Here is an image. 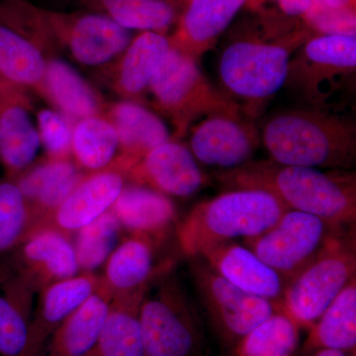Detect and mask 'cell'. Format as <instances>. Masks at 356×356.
I'll return each instance as SVG.
<instances>
[{
	"label": "cell",
	"instance_id": "obj_17",
	"mask_svg": "<svg viewBox=\"0 0 356 356\" xmlns=\"http://www.w3.org/2000/svg\"><path fill=\"white\" fill-rule=\"evenodd\" d=\"M104 115L119 140V154L111 168L124 175L154 147L172 139L163 121L139 102L123 100L107 104Z\"/></svg>",
	"mask_w": 356,
	"mask_h": 356
},
{
	"label": "cell",
	"instance_id": "obj_40",
	"mask_svg": "<svg viewBox=\"0 0 356 356\" xmlns=\"http://www.w3.org/2000/svg\"><path fill=\"white\" fill-rule=\"evenodd\" d=\"M159 1L170 2V3L175 4V6L182 7L184 0H159Z\"/></svg>",
	"mask_w": 356,
	"mask_h": 356
},
{
	"label": "cell",
	"instance_id": "obj_30",
	"mask_svg": "<svg viewBox=\"0 0 356 356\" xmlns=\"http://www.w3.org/2000/svg\"><path fill=\"white\" fill-rule=\"evenodd\" d=\"M23 254L30 266L39 268L56 282L74 277L79 269L74 245L55 229H40L30 234Z\"/></svg>",
	"mask_w": 356,
	"mask_h": 356
},
{
	"label": "cell",
	"instance_id": "obj_9",
	"mask_svg": "<svg viewBox=\"0 0 356 356\" xmlns=\"http://www.w3.org/2000/svg\"><path fill=\"white\" fill-rule=\"evenodd\" d=\"M139 318L145 356H193L201 346L198 312L175 278L144 297Z\"/></svg>",
	"mask_w": 356,
	"mask_h": 356
},
{
	"label": "cell",
	"instance_id": "obj_21",
	"mask_svg": "<svg viewBox=\"0 0 356 356\" xmlns=\"http://www.w3.org/2000/svg\"><path fill=\"white\" fill-rule=\"evenodd\" d=\"M83 177L70 159H48L26 170L14 181L27 201L32 217L33 213L39 216L53 214Z\"/></svg>",
	"mask_w": 356,
	"mask_h": 356
},
{
	"label": "cell",
	"instance_id": "obj_12",
	"mask_svg": "<svg viewBox=\"0 0 356 356\" xmlns=\"http://www.w3.org/2000/svg\"><path fill=\"white\" fill-rule=\"evenodd\" d=\"M189 149L199 165L218 172L236 170L254 159L261 147L257 124L242 111L208 115L191 128Z\"/></svg>",
	"mask_w": 356,
	"mask_h": 356
},
{
	"label": "cell",
	"instance_id": "obj_1",
	"mask_svg": "<svg viewBox=\"0 0 356 356\" xmlns=\"http://www.w3.org/2000/svg\"><path fill=\"white\" fill-rule=\"evenodd\" d=\"M266 31H245L222 47L218 60L221 89L248 118H259L286 84L297 49L311 36L304 26L264 19Z\"/></svg>",
	"mask_w": 356,
	"mask_h": 356
},
{
	"label": "cell",
	"instance_id": "obj_4",
	"mask_svg": "<svg viewBox=\"0 0 356 356\" xmlns=\"http://www.w3.org/2000/svg\"><path fill=\"white\" fill-rule=\"evenodd\" d=\"M287 208L268 192L252 188L227 189L197 204L179 228L178 242L187 257H200L222 243L266 233Z\"/></svg>",
	"mask_w": 356,
	"mask_h": 356
},
{
	"label": "cell",
	"instance_id": "obj_35",
	"mask_svg": "<svg viewBox=\"0 0 356 356\" xmlns=\"http://www.w3.org/2000/svg\"><path fill=\"white\" fill-rule=\"evenodd\" d=\"M302 20L312 35L356 36V9L334 8L321 0H313Z\"/></svg>",
	"mask_w": 356,
	"mask_h": 356
},
{
	"label": "cell",
	"instance_id": "obj_23",
	"mask_svg": "<svg viewBox=\"0 0 356 356\" xmlns=\"http://www.w3.org/2000/svg\"><path fill=\"white\" fill-rule=\"evenodd\" d=\"M146 292L147 287L113 299L99 336L84 356H145L139 313Z\"/></svg>",
	"mask_w": 356,
	"mask_h": 356
},
{
	"label": "cell",
	"instance_id": "obj_7",
	"mask_svg": "<svg viewBox=\"0 0 356 356\" xmlns=\"http://www.w3.org/2000/svg\"><path fill=\"white\" fill-rule=\"evenodd\" d=\"M149 92L154 105L172 121L175 140L208 115L242 111L220 89L211 86L198 60L172 47L159 65Z\"/></svg>",
	"mask_w": 356,
	"mask_h": 356
},
{
	"label": "cell",
	"instance_id": "obj_19",
	"mask_svg": "<svg viewBox=\"0 0 356 356\" xmlns=\"http://www.w3.org/2000/svg\"><path fill=\"white\" fill-rule=\"evenodd\" d=\"M124 186L125 175L112 168L84 175L54 211L56 224L65 231H79L111 209Z\"/></svg>",
	"mask_w": 356,
	"mask_h": 356
},
{
	"label": "cell",
	"instance_id": "obj_20",
	"mask_svg": "<svg viewBox=\"0 0 356 356\" xmlns=\"http://www.w3.org/2000/svg\"><path fill=\"white\" fill-rule=\"evenodd\" d=\"M42 98L74 123L104 115L107 105L97 90L72 65L55 57L47 58Z\"/></svg>",
	"mask_w": 356,
	"mask_h": 356
},
{
	"label": "cell",
	"instance_id": "obj_6",
	"mask_svg": "<svg viewBox=\"0 0 356 356\" xmlns=\"http://www.w3.org/2000/svg\"><path fill=\"white\" fill-rule=\"evenodd\" d=\"M25 13L44 51H65L86 67L110 64L132 40L130 31L96 11L62 13L25 0Z\"/></svg>",
	"mask_w": 356,
	"mask_h": 356
},
{
	"label": "cell",
	"instance_id": "obj_2",
	"mask_svg": "<svg viewBox=\"0 0 356 356\" xmlns=\"http://www.w3.org/2000/svg\"><path fill=\"white\" fill-rule=\"evenodd\" d=\"M226 189L268 192L288 210L322 218L337 228L351 229L356 221V175L353 170H324L254 161L236 170L217 172Z\"/></svg>",
	"mask_w": 356,
	"mask_h": 356
},
{
	"label": "cell",
	"instance_id": "obj_38",
	"mask_svg": "<svg viewBox=\"0 0 356 356\" xmlns=\"http://www.w3.org/2000/svg\"><path fill=\"white\" fill-rule=\"evenodd\" d=\"M325 6L334 8L356 9V0H321Z\"/></svg>",
	"mask_w": 356,
	"mask_h": 356
},
{
	"label": "cell",
	"instance_id": "obj_29",
	"mask_svg": "<svg viewBox=\"0 0 356 356\" xmlns=\"http://www.w3.org/2000/svg\"><path fill=\"white\" fill-rule=\"evenodd\" d=\"M118 154V136L105 115L74 122L72 156L79 166L91 172L109 170Z\"/></svg>",
	"mask_w": 356,
	"mask_h": 356
},
{
	"label": "cell",
	"instance_id": "obj_11",
	"mask_svg": "<svg viewBox=\"0 0 356 356\" xmlns=\"http://www.w3.org/2000/svg\"><path fill=\"white\" fill-rule=\"evenodd\" d=\"M346 232L315 215L287 210L273 228L243 241V245L288 282L313 261L334 236Z\"/></svg>",
	"mask_w": 356,
	"mask_h": 356
},
{
	"label": "cell",
	"instance_id": "obj_34",
	"mask_svg": "<svg viewBox=\"0 0 356 356\" xmlns=\"http://www.w3.org/2000/svg\"><path fill=\"white\" fill-rule=\"evenodd\" d=\"M72 127L74 122L57 110H40L37 114V130L49 159H70Z\"/></svg>",
	"mask_w": 356,
	"mask_h": 356
},
{
	"label": "cell",
	"instance_id": "obj_5",
	"mask_svg": "<svg viewBox=\"0 0 356 356\" xmlns=\"http://www.w3.org/2000/svg\"><path fill=\"white\" fill-rule=\"evenodd\" d=\"M356 36L311 35L292 56L286 84L311 108L337 112L355 90Z\"/></svg>",
	"mask_w": 356,
	"mask_h": 356
},
{
	"label": "cell",
	"instance_id": "obj_25",
	"mask_svg": "<svg viewBox=\"0 0 356 356\" xmlns=\"http://www.w3.org/2000/svg\"><path fill=\"white\" fill-rule=\"evenodd\" d=\"M47 58L38 44L0 22V79L42 97Z\"/></svg>",
	"mask_w": 356,
	"mask_h": 356
},
{
	"label": "cell",
	"instance_id": "obj_16",
	"mask_svg": "<svg viewBox=\"0 0 356 356\" xmlns=\"http://www.w3.org/2000/svg\"><path fill=\"white\" fill-rule=\"evenodd\" d=\"M200 257L236 287L283 309L286 280L245 245L222 243L206 250Z\"/></svg>",
	"mask_w": 356,
	"mask_h": 356
},
{
	"label": "cell",
	"instance_id": "obj_39",
	"mask_svg": "<svg viewBox=\"0 0 356 356\" xmlns=\"http://www.w3.org/2000/svg\"><path fill=\"white\" fill-rule=\"evenodd\" d=\"M315 356H355L353 353H346V351L334 350V348H322L318 350Z\"/></svg>",
	"mask_w": 356,
	"mask_h": 356
},
{
	"label": "cell",
	"instance_id": "obj_28",
	"mask_svg": "<svg viewBox=\"0 0 356 356\" xmlns=\"http://www.w3.org/2000/svg\"><path fill=\"white\" fill-rule=\"evenodd\" d=\"M89 10L107 16L128 31L166 34L177 24L181 7L159 0H83Z\"/></svg>",
	"mask_w": 356,
	"mask_h": 356
},
{
	"label": "cell",
	"instance_id": "obj_3",
	"mask_svg": "<svg viewBox=\"0 0 356 356\" xmlns=\"http://www.w3.org/2000/svg\"><path fill=\"white\" fill-rule=\"evenodd\" d=\"M259 129L261 145L275 163L324 170L355 168V123L339 112L283 109Z\"/></svg>",
	"mask_w": 356,
	"mask_h": 356
},
{
	"label": "cell",
	"instance_id": "obj_26",
	"mask_svg": "<svg viewBox=\"0 0 356 356\" xmlns=\"http://www.w3.org/2000/svg\"><path fill=\"white\" fill-rule=\"evenodd\" d=\"M154 254L147 238L138 236L122 243L107 259L103 289L111 299L128 296L147 287L153 275Z\"/></svg>",
	"mask_w": 356,
	"mask_h": 356
},
{
	"label": "cell",
	"instance_id": "obj_18",
	"mask_svg": "<svg viewBox=\"0 0 356 356\" xmlns=\"http://www.w3.org/2000/svg\"><path fill=\"white\" fill-rule=\"evenodd\" d=\"M172 48L170 37L163 33L140 32L131 40L123 53L110 65L109 83L124 100L138 102L149 92L159 65Z\"/></svg>",
	"mask_w": 356,
	"mask_h": 356
},
{
	"label": "cell",
	"instance_id": "obj_8",
	"mask_svg": "<svg viewBox=\"0 0 356 356\" xmlns=\"http://www.w3.org/2000/svg\"><path fill=\"white\" fill-rule=\"evenodd\" d=\"M355 275V238L350 231L334 236L288 281L283 310L300 327H311Z\"/></svg>",
	"mask_w": 356,
	"mask_h": 356
},
{
	"label": "cell",
	"instance_id": "obj_31",
	"mask_svg": "<svg viewBox=\"0 0 356 356\" xmlns=\"http://www.w3.org/2000/svg\"><path fill=\"white\" fill-rule=\"evenodd\" d=\"M300 325L284 310L275 312L236 344L238 356H294Z\"/></svg>",
	"mask_w": 356,
	"mask_h": 356
},
{
	"label": "cell",
	"instance_id": "obj_32",
	"mask_svg": "<svg viewBox=\"0 0 356 356\" xmlns=\"http://www.w3.org/2000/svg\"><path fill=\"white\" fill-rule=\"evenodd\" d=\"M121 227L110 209L79 229L74 245L79 268L91 271L106 261L116 248Z\"/></svg>",
	"mask_w": 356,
	"mask_h": 356
},
{
	"label": "cell",
	"instance_id": "obj_13",
	"mask_svg": "<svg viewBox=\"0 0 356 356\" xmlns=\"http://www.w3.org/2000/svg\"><path fill=\"white\" fill-rule=\"evenodd\" d=\"M127 175L134 184L181 198L197 193L208 182L189 147L175 139L154 147Z\"/></svg>",
	"mask_w": 356,
	"mask_h": 356
},
{
	"label": "cell",
	"instance_id": "obj_24",
	"mask_svg": "<svg viewBox=\"0 0 356 356\" xmlns=\"http://www.w3.org/2000/svg\"><path fill=\"white\" fill-rule=\"evenodd\" d=\"M111 211L121 226L140 236L165 231L175 217V205L168 196L134 184L124 186Z\"/></svg>",
	"mask_w": 356,
	"mask_h": 356
},
{
	"label": "cell",
	"instance_id": "obj_15",
	"mask_svg": "<svg viewBox=\"0 0 356 356\" xmlns=\"http://www.w3.org/2000/svg\"><path fill=\"white\" fill-rule=\"evenodd\" d=\"M250 0H184L170 42L173 49L198 60L214 49Z\"/></svg>",
	"mask_w": 356,
	"mask_h": 356
},
{
	"label": "cell",
	"instance_id": "obj_10",
	"mask_svg": "<svg viewBox=\"0 0 356 356\" xmlns=\"http://www.w3.org/2000/svg\"><path fill=\"white\" fill-rule=\"evenodd\" d=\"M191 271L201 305L213 329L225 343L236 346L257 325L282 310L269 300L254 296L222 278L202 257H191Z\"/></svg>",
	"mask_w": 356,
	"mask_h": 356
},
{
	"label": "cell",
	"instance_id": "obj_14",
	"mask_svg": "<svg viewBox=\"0 0 356 356\" xmlns=\"http://www.w3.org/2000/svg\"><path fill=\"white\" fill-rule=\"evenodd\" d=\"M32 110L28 90L0 79V161L11 179L32 165L41 145Z\"/></svg>",
	"mask_w": 356,
	"mask_h": 356
},
{
	"label": "cell",
	"instance_id": "obj_22",
	"mask_svg": "<svg viewBox=\"0 0 356 356\" xmlns=\"http://www.w3.org/2000/svg\"><path fill=\"white\" fill-rule=\"evenodd\" d=\"M111 297L102 288L91 295L55 332L44 356H84L90 350L110 311Z\"/></svg>",
	"mask_w": 356,
	"mask_h": 356
},
{
	"label": "cell",
	"instance_id": "obj_27",
	"mask_svg": "<svg viewBox=\"0 0 356 356\" xmlns=\"http://www.w3.org/2000/svg\"><path fill=\"white\" fill-rule=\"evenodd\" d=\"M356 277L343 288L311 327L304 350L334 348L355 353Z\"/></svg>",
	"mask_w": 356,
	"mask_h": 356
},
{
	"label": "cell",
	"instance_id": "obj_33",
	"mask_svg": "<svg viewBox=\"0 0 356 356\" xmlns=\"http://www.w3.org/2000/svg\"><path fill=\"white\" fill-rule=\"evenodd\" d=\"M30 221L27 201L16 182H0V252L10 250L24 238Z\"/></svg>",
	"mask_w": 356,
	"mask_h": 356
},
{
	"label": "cell",
	"instance_id": "obj_37",
	"mask_svg": "<svg viewBox=\"0 0 356 356\" xmlns=\"http://www.w3.org/2000/svg\"><path fill=\"white\" fill-rule=\"evenodd\" d=\"M264 2L266 0H250V2ZM273 3V13L268 16L276 15L273 19L283 21L285 19H302L303 16L308 13L313 3V0H268Z\"/></svg>",
	"mask_w": 356,
	"mask_h": 356
},
{
	"label": "cell",
	"instance_id": "obj_36",
	"mask_svg": "<svg viewBox=\"0 0 356 356\" xmlns=\"http://www.w3.org/2000/svg\"><path fill=\"white\" fill-rule=\"evenodd\" d=\"M30 325L18 307L0 296V355L21 356L29 339Z\"/></svg>",
	"mask_w": 356,
	"mask_h": 356
}]
</instances>
